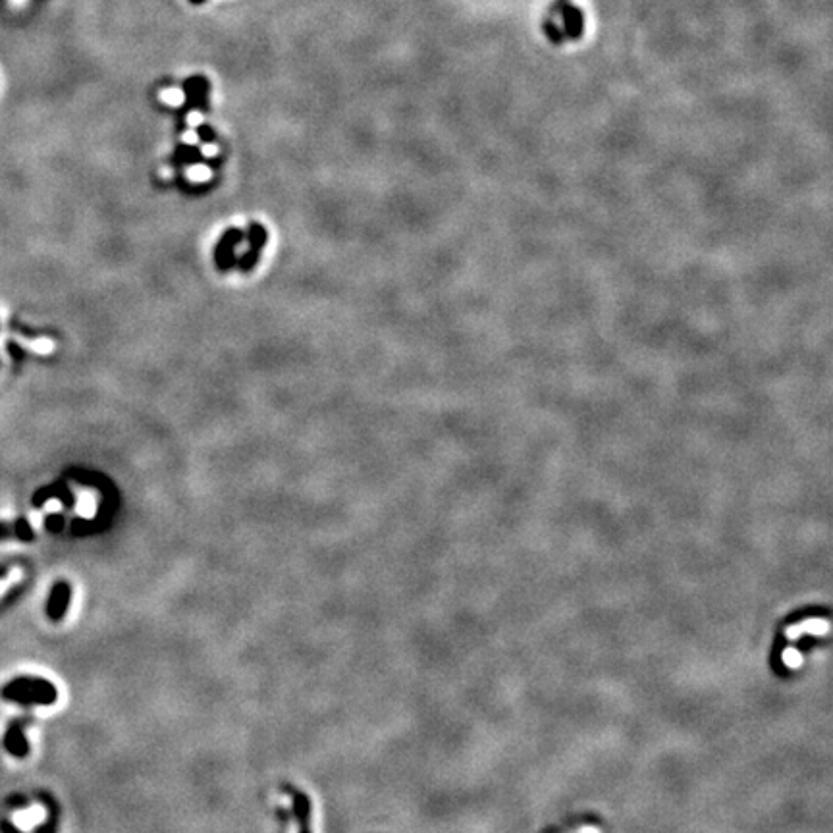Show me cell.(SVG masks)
<instances>
[{"mask_svg":"<svg viewBox=\"0 0 833 833\" xmlns=\"http://www.w3.org/2000/svg\"><path fill=\"white\" fill-rule=\"evenodd\" d=\"M4 696L23 704H52L56 700V689L45 679L21 677L4 689Z\"/></svg>","mask_w":833,"mask_h":833,"instance_id":"obj_1","label":"cell"},{"mask_svg":"<svg viewBox=\"0 0 833 833\" xmlns=\"http://www.w3.org/2000/svg\"><path fill=\"white\" fill-rule=\"evenodd\" d=\"M209 91H211V83H209V80H207L205 76H201V73H195V76H191V78L183 81L185 101H187L190 106L197 109V111H205V109H207Z\"/></svg>","mask_w":833,"mask_h":833,"instance_id":"obj_2","label":"cell"},{"mask_svg":"<svg viewBox=\"0 0 833 833\" xmlns=\"http://www.w3.org/2000/svg\"><path fill=\"white\" fill-rule=\"evenodd\" d=\"M70 596L71 589L66 581H58L52 586L49 606H47V613H49V617H51L52 621H58V619H62V617L66 615L68 606H70Z\"/></svg>","mask_w":833,"mask_h":833,"instance_id":"obj_3","label":"cell"},{"mask_svg":"<svg viewBox=\"0 0 833 833\" xmlns=\"http://www.w3.org/2000/svg\"><path fill=\"white\" fill-rule=\"evenodd\" d=\"M295 799V814L299 818V833H311V803L299 791H293Z\"/></svg>","mask_w":833,"mask_h":833,"instance_id":"obj_4","label":"cell"},{"mask_svg":"<svg viewBox=\"0 0 833 833\" xmlns=\"http://www.w3.org/2000/svg\"><path fill=\"white\" fill-rule=\"evenodd\" d=\"M6 744H8L10 753H14L16 756H23V754L27 753V743H25L23 737H21L20 727H12L8 737H6Z\"/></svg>","mask_w":833,"mask_h":833,"instance_id":"obj_5","label":"cell"},{"mask_svg":"<svg viewBox=\"0 0 833 833\" xmlns=\"http://www.w3.org/2000/svg\"><path fill=\"white\" fill-rule=\"evenodd\" d=\"M190 178L193 181H205L211 178V170L209 168H205V166H193L190 170Z\"/></svg>","mask_w":833,"mask_h":833,"instance_id":"obj_6","label":"cell"},{"mask_svg":"<svg viewBox=\"0 0 833 833\" xmlns=\"http://www.w3.org/2000/svg\"><path fill=\"white\" fill-rule=\"evenodd\" d=\"M197 137L205 141V143H211V141L214 139V131H212V128H209V126L201 124L199 130H197Z\"/></svg>","mask_w":833,"mask_h":833,"instance_id":"obj_7","label":"cell"},{"mask_svg":"<svg viewBox=\"0 0 833 833\" xmlns=\"http://www.w3.org/2000/svg\"><path fill=\"white\" fill-rule=\"evenodd\" d=\"M205 152H207V155H209V157H212V155H214V152H216V149H214V147H212V145H207V147H205Z\"/></svg>","mask_w":833,"mask_h":833,"instance_id":"obj_8","label":"cell"},{"mask_svg":"<svg viewBox=\"0 0 833 833\" xmlns=\"http://www.w3.org/2000/svg\"><path fill=\"white\" fill-rule=\"evenodd\" d=\"M191 4H195V6H201V4H205L207 0H190Z\"/></svg>","mask_w":833,"mask_h":833,"instance_id":"obj_9","label":"cell"}]
</instances>
